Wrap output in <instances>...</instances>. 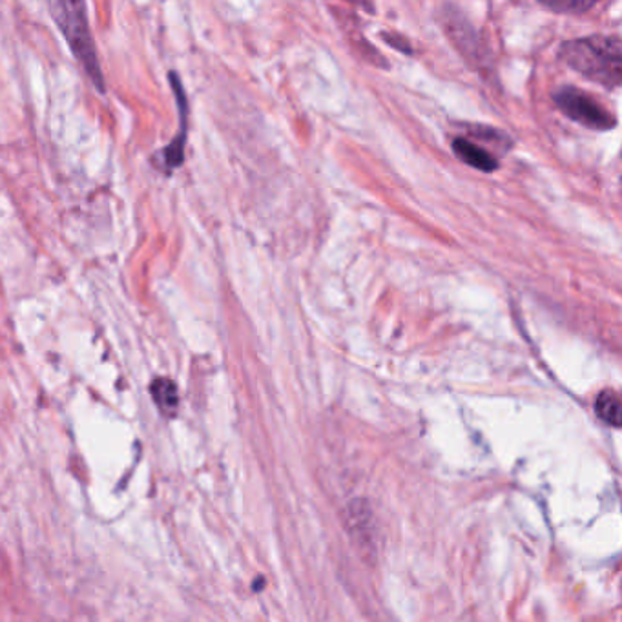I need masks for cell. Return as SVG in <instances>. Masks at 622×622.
<instances>
[{
	"label": "cell",
	"mask_w": 622,
	"mask_h": 622,
	"mask_svg": "<svg viewBox=\"0 0 622 622\" xmlns=\"http://www.w3.org/2000/svg\"><path fill=\"white\" fill-rule=\"evenodd\" d=\"M562 61L590 81L602 87L619 88L622 81V45L615 36H592L564 42Z\"/></svg>",
	"instance_id": "cell-1"
},
{
	"label": "cell",
	"mask_w": 622,
	"mask_h": 622,
	"mask_svg": "<svg viewBox=\"0 0 622 622\" xmlns=\"http://www.w3.org/2000/svg\"><path fill=\"white\" fill-rule=\"evenodd\" d=\"M51 17L57 26L61 28L62 36L70 45L77 61L81 62L91 82L97 90H105L101 67L97 61L96 46L91 39L90 26H88L87 4L85 2H68V0H56L48 4Z\"/></svg>",
	"instance_id": "cell-2"
},
{
	"label": "cell",
	"mask_w": 622,
	"mask_h": 622,
	"mask_svg": "<svg viewBox=\"0 0 622 622\" xmlns=\"http://www.w3.org/2000/svg\"><path fill=\"white\" fill-rule=\"evenodd\" d=\"M555 102L572 121L579 122L582 127L592 130H610L615 127V117L584 91L562 88L555 93Z\"/></svg>",
	"instance_id": "cell-3"
},
{
	"label": "cell",
	"mask_w": 622,
	"mask_h": 622,
	"mask_svg": "<svg viewBox=\"0 0 622 622\" xmlns=\"http://www.w3.org/2000/svg\"><path fill=\"white\" fill-rule=\"evenodd\" d=\"M453 150L461 161L466 162L470 167L481 170V172H493L496 170V159L487 152L486 148L470 141L466 137H458L453 141Z\"/></svg>",
	"instance_id": "cell-4"
},
{
	"label": "cell",
	"mask_w": 622,
	"mask_h": 622,
	"mask_svg": "<svg viewBox=\"0 0 622 622\" xmlns=\"http://www.w3.org/2000/svg\"><path fill=\"white\" fill-rule=\"evenodd\" d=\"M150 393H152L154 402L161 411L162 415H176L179 405L178 387L174 384L172 379L157 378L150 385Z\"/></svg>",
	"instance_id": "cell-5"
},
{
	"label": "cell",
	"mask_w": 622,
	"mask_h": 622,
	"mask_svg": "<svg viewBox=\"0 0 622 622\" xmlns=\"http://www.w3.org/2000/svg\"><path fill=\"white\" fill-rule=\"evenodd\" d=\"M599 418L612 427H621V398L615 391H602L595 402Z\"/></svg>",
	"instance_id": "cell-6"
},
{
	"label": "cell",
	"mask_w": 622,
	"mask_h": 622,
	"mask_svg": "<svg viewBox=\"0 0 622 622\" xmlns=\"http://www.w3.org/2000/svg\"><path fill=\"white\" fill-rule=\"evenodd\" d=\"M544 8L547 10L556 11V13H564V11H570V13H582V11L590 10L592 8V2H581V0H572V2H564V0H559V2H542Z\"/></svg>",
	"instance_id": "cell-7"
}]
</instances>
